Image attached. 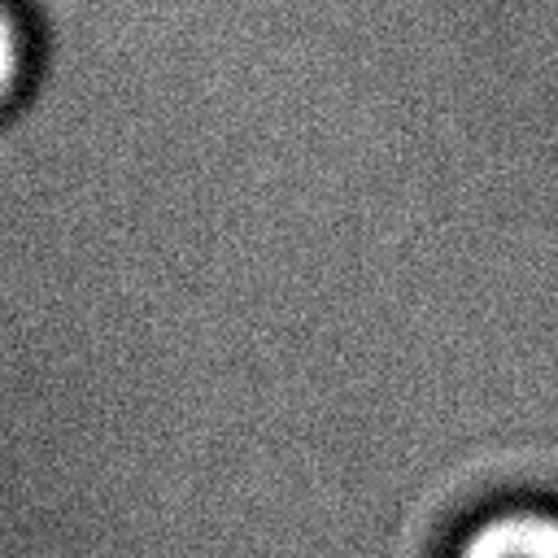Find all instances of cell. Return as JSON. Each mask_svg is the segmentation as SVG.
I'll return each mask as SVG.
<instances>
[{
	"label": "cell",
	"mask_w": 558,
	"mask_h": 558,
	"mask_svg": "<svg viewBox=\"0 0 558 558\" xmlns=\"http://www.w3.org/2000/svg\"><path fill=\"white\" fill-rule=\"evenodd\" d=\"M453 558H558V506H497L462 532Z\"/></svg>",
	"instance_id": "2"
},
{
	"label": "cell",
	"mask_w": 558,
	"mask_h": 558,
	"mask_svg": "<svg viewBox=\"0 0 558 558\" xmlns=\"http://www.w3.org/2000/svg\"><path fill=\"white\" fill-rule=\"evenodd\" d=\"M48 92V35L31 0H0V131Z\"/></svg>",
	"instance_id": "1"
}]
</instances>
